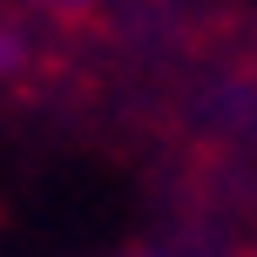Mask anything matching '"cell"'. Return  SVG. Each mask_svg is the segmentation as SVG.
Masks as SVG:
<instances>
[{
  "instance_id": "cell-1",
  "label": "cell",
  "mask_w": 257,
  "mask_h": 257,
  "mask_svg": "<svg viewBox=\"0 0 257 257\" xmlns=\"http://www.w3.org/2000/svg\"><path fill=\"white\" fill-rule=\"evenodd\" d=\"M244 257H257V250H244Z\"/></svg>"
}]
</instances>
